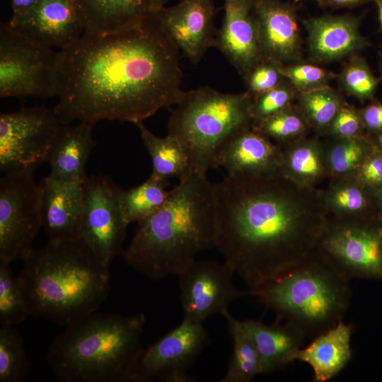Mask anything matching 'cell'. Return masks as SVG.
I'll use <instances>...</instances> for the list:
<instances>
[{"instance_id": "6da1fadb", "label": "cell", "mask_w": 382, "mask_h": 382, "mask_svg": "<svg viewBox=\"0 0 382 382\" xmlns=\"http://www.w3.org/2000/svg\"><path fill=\"white\" fill-rule=\"evenodd\" d=\"M180 52L153 12L112 33L85 31L57 52L53 110L66 125L144 122L183 97Z\"/></svg>"}, {"instance_id": "7a4b0ae2", "label": "cell", "mask_w": 382, "mask_h": 382, "mask_svg": "<svg viewBox=\"0 0 382 382\" xmlns=\"http://www.w3.org/2000/svg\"><path fill=\"white\" fill-rule=\"evenodd\" d=\"M213 192L215 248L249 290L314 252L330 221L321 190L301 187L279 171L226 175Z\"/></svg>"}, {"instance_id": "3957f363", "label": "cell", "mask_w": 382, "mask_h": 382, "mask_svg": "<svg viewBox=\"0 0 382 382\" xmlns=\"http://www.w3.org/2000/svg\"><path fill=\"white\" fill-rule=\"evenodd\" d=\"M124 250L125 262L153 280L178 276L202 252L215 248L213 183L192 173L164 204L137 223Z\"/></svg>"}, {"instance_id": "277c9868", "label": "cell", "mask_w": 382, "mask_h": 382, "mask_svg": "<svg viewBox=\"0 0 382 382\" xmlns=\"http://www.w3.org/2000/svg\"><path fill=\"white\" fill-rule=\"evenodd\" d=\"M18 275L30 316L60 325L96 312L110 288L109 268L80 238L33 249Z\"/></svg>"}, {"instance_id": "5b68a950", "label": "cell", "mask_w": 382, "mask_h": 382, "mask_svg": "<svg viewBox=\"0 0 382 382\" xmlns=\"http://www.w3.org/2000/svg\"><path fill=\"white\" fill-rule=\"evenodd\" d=\"M146 317L93 312L65 326L45 360L63 382H133Z\"/></svg>"}, {"instance_id": "8992f818", "label": "cell", "mask_w": 382, "mask_h": 382, "mask_svg": "<svg viewBox=\"0 0 382 382\" xmlns=\"http://www.w3.org/2000/svg\"><path fill=\"white\" fill-rule=\"evenodd\" d=\"M349 282L316 249L284 274L250 291L278 320L316 337L343 320L352 296Z\"/></svg>"}, {"instance_id": "52a82bcc", "label": "cell", "mask_w": 382, "mask_h": 382, "mask_svg": "<svg viewBox=\"0 0 382 382\" xmlns=\"http://www.w3.org/2000/svg\"><path fill=\"white\" fill-rule=\"evenodd\" d=\"M253 96L224 93L209 86L185 91L168 120V134L186 149L191 172L207 177L227 141L249 128Z\"/></svg>"}, {"instance_id": "ba28073f", "label": "cell", "mask_w": 382, "mask_h": 382, "mask_svg": "<svg viewBox=\"0 0 382 382\" xmlns=\"http://www.w3.org/2000/svg\"><path fill=\"white\" fill-rule=\"evenodd\" d=\"M57 52L1 23L0 98L56 97Z\"/></svg>"}, {"instance_id": "9c48e42d", "label": "cell", "mask_w": 382, "mask_h": 382, "mask_svg": "<svg viewBox=\"0 0 382 382\" xmlns=\"http://www.w3.org/2000/svg\"><path fill=\"white\" fill-rule=\"evenodd\" d=\"M64 124L54 110L23 108L0 115V170L4 174L34 171L47 162Z\"/></svg>"}, {"instance_id": "30bf717a", "label": "cell", "mask_w": 382, "mask_h": 382, "mask_svg": "<svg viewBox=\"0 0 382 382\" xmlns=\"http://www.w3.org/2000/svg\"><path fill=\"white\" fill-rule=\"evenodd\" d=\"M317 249L349 280L382 279V219L330 216Z\"/></svg>"}, {"instance_id": "8fae6325", "label": "cell", "mask_w": 382, "mask_h": 382, "mask_svg": "<svg viewBox=\"0 0 382 382\" xmlns=\"http://www.w3.org/2000/svg\"><path fill=\"white\" fill-rule=\"evenodd\" d=\"M42 227L40 187L34 171L4 174L0 180V260H22Z\"/></svg>"}, {"instance_id": "7c38bea8", "label": "cell", "mask_w": 382, "mask_h": 382, "mask_svg": "<svg viewBox=\"0 0 382 382\" xmlns=\"http://www.w3.org/2000/svg\"><path fill=\"white\" fill-rule=\"evenodd\" d=\"M79 238L107 267L124 253L128 224L123 216L122 189L107 175H91L83 181Z\"/></svg>"}, {"instance_id": "4fadbf2b", "label": "cell", "mask_w": 382, "mask_h": 382, "mask_svg": "<svg viewBox=\"0 0 382 382\" xmlns=\"http://www.w3.org/2000/svg\"><path fill=\"white\" fill-rule=\"evenodd\" d=\"M202 323L183 318L176 328L144 349L133 382H195L188 371L209 342Z\"/></svg>"}, {"instance_id": "5bb4252c", "label": "cell", "mask_w": 382, "mask_h": 382, "mask_svg": "<svg viewBox=\"0 0 382 382\" xmlns=\"http://www.w3.org/2000/svg\"><path fill=\"white\" fill-rule=\"evenodd\" d=\"M234 274L226 262L207 260H196L180 274L178 277L183 318L199 323L216 314L228 318L231 303L251 296L249 289L234 286Z\"/></svg>"}, {"instance_id": "9a60e30c", "label": "cell", "mask_w": 382, "mask_h": 382, "mask_svg": "<svg viewBox=\"0 0 382 382\" xmlns=\"http://www.w3.org/2000/svg\"><path fill=\"white\" fill-rule=\"evenodd\" d=\"M152 12L183 55L193 64L215 47L218 31L214 0H180Z\"/></svg>"}, {"instance_id": "2e32d148", "label": "cell", "mask_w": 382, "mask_h": 382, "mask_svg": "<svg viewBox=\"0 0 382 382\" xmlns=\"http://www.w3.org/2000/svg\"><path fill=\"white\" fill-rule=\"evenodd\" d=\"M253 8L263 59L281 65L297 60L301 37L294 5L279 0H257Z\"/></svg>"}, {"instance_id": "e0dca14e", "label": "cell", "mask_w": 382, "mask_h": 382, "mask_svg": "<svg viewBox=\"0 0 382 382\" xmlns=\"http://www.w3.org/2000/svg\"><path fill=\"white\" fill-rule=\"evenodd\" d=\"M215 47L243 77L264 59L253 3L247 0H224V17Z\"/></svg>"}, {"instance_id": "ac0fdd59", "label": "cell", "mask_w": 382, "mask_h": 382, "mask_svg": "<svg viewBox=\"0 0 382 382\" xmlns=\"http://www.w3.org/2000/svg\"><path fill=\"white\" fill-rule=\"evenodd\" d=\"M83 182L43 178L40 187L42 227L49 241L79 238Z\"/></svg>"}, {"instance_id": "d6986e66", "label": "cell", "mask_w": 382, "mask_h": 382, "mask_svg": "<svg viewBox=\"0 0 382 382\" xmlns=\"http://www.w3.org/2000/svg\"><path fill=\"white\" fill-rule=\"evenodd\" d=\"M12 27L59 51L72 45L86 31L85 22L73 0H40L27 21Z\"/></svg>"}, {"instance_id": "ffe728a7", "label": "cell", "mask_w": 382, "mask_h": 382, "mask_svg": "<svg viewBox=\"0 0 382 382\" xmlns=\"http://www.w3.org/2000/svg\"><path fill=\"white\" fill-rule=\"evenodd\" d=\"M359 23V18L349 15H325L303 20L311 58L318 62H333L369 46L360 33Z\"/></svg>"}, {"instance_id": "44dd1931", "label": "cell", "mask_w": 382, "mask_h": 382, "mask_svg": "<svg viewBox=\"0 0 382 382\" xmlns=\"http://www.w3.org/2000/svg\"><path fill=\"white\" fill-rule=\"evenodd\" d=\"M280 147L252 127L231 138L221 150L215 168L228 175H270L279 172Z\"/></svg>"}, {"instance_id": "7402d4cb", "label": "cell", "mask_w": 382, "mask_h": 382, "mask_svg": "<svg viewBox=\"0 0 382 382\" xmlns=\"http://www.w3.org/2000/svg\"><path fill=\"white\" fill-rule=\"evenodd\" d=\"M238 324L260 354L262 374H272L293 362L306 337L299 328L283 320L268 325L248 319L238 320Z\"/></svg>"}, {"instance_id": "603a6c76", "label": "cell", "mask_w": 382, "mask_h": 382, "mask_svg": "<svg viewBox=\"0 0 382 382\" xmlns=\"http://www.w3.org/2000/svg\"><path fill=\"white\" fill-rule=\"evenodd\" d=\"M94 125L85 121L74 125L64 124L48 157L49 177L64 182L86 180V165L96 144L93 137Z\"/></svg>"}, {"instance_id": "cb8c5ba5", "label": "cell", "mask_w": 382, "mask_h": 382, "mask_svg": "<svg viewBox=\"0 0 382 382\" xmlns=\"http://www.w3.org/2000/svg\"><path fill=\"white\" fill-rule=\"evenodd\" d=\"M353 327L340 320L316 336L307 346L300 348L294 361L308 364L313 369V381L325 382L336 376L352 359L351 337Z\"/></svg>"}, {"instance_id": "d4e9b609", "label": "cell", "mask_w": 382, "mask_h": 382, "mask_svg": "<svg viewBox=\"0 0 382 382\" xmlns=\"http://www.w3.org/2000/svg\"><path fill=\"white\" fill-rule=\"evenodd\" d=\"M279 171L303 187H317L328 178L325 143L306 137L279 146Z\"/></svg>"}, {"instance_id": "484cf974", "label": "cell", "mask_w": 382, "mask_h": 382, "mask_svg": "<svg viewBox=\"0 0 382 382\" xmlns=\"http://www.w3.org/2000/svg\"><path fill=\"white\" fill-rule=\"evenodd\" d=\"M86 31L110 33L136 24L151 12L146 0H73Z\"/></svg>"}, {"instance_id": "4316f807", "label": "cell", "mask_w": 382, "mask_h": 382, "mask_svg": "<svg viewBox=\"0 0 382 382\" xmlns=\"http://www.w3.org/2000/svg\"><path fill=\"white\" fill-rule=\"evenodd\" d=\"M321 197L329 216L335 219L380 218L373 191L354 178L330 180L321 190Z\"/></svg>"}, {"instance_id": "83f0119b", "label": "cell", "mask_w": 382, "mask_h": 382, "mask_svg": "<svg viewBox=\"0 0 382 382\" xmlns=\"http://www.w3.org/2000/svg\"><path fill=\"white\" fill-rule=\"evenodd\" d=\"M136 125L151 159L152 175L166 181L177 177L180 181L192 173L189 154L180 141L168 134L155 135L143 122Z\"/></svg>"}, {"instance_id": "f1b7e54d", "label": "cell", "mask_w": 382, "mask_h": 382, "mask_svg": "<svg viewBox=\"0 0 382 382\" xmlns=\"http://www.w3.org/2000/svg\"><path fill=\"white\" fill-rule=\"evenodd\" d=\"M331 138L325 144L328 178H353L373 146L371 137Z\"/></svg>"}, {"instance_id": "f546056e", "label": "cell", "mask_w": 382, "mask_h": 382, "mask_svg": "<svg viewBox=\"0 0 382 382\" xmlns=\"http://www.w3.org/2000/svg\"><path fill=\"white\" fill-rule=\"evenodd\" d=\"M168 185V181L151 174L141 184L127 190H122L120 202L127 224L139 223L161 208L170 193V190L166 189Z\"/></svg>"}, {"instance_id": "4dcf8cb0", "label": "cell", "mask_w": 382, "mask_h": 382, "mask_svg": "<svg viewBox=\"0 0 382 382\" xmlns=\"http://www.w3.org/2000/svg\"><path fill=\"white\" fill-rule=\"evenodd\" d=\"M233 342V352L227 371L221 382H250L262 374L260 354L241 330L238 320L231 316L226 319Z\"/></svg>"}, {"instance_id": "1f68e13d", "label": "cell", "mask_w": 382, "mask_h": 382, "mask_svg": "<svg viewBox=\"0 0 382 382\" xmlns=\"http://www.w3.org/2000/svg\"><path fill=\"white\" fill-rule=\"evenodd\" d=\"M296 98L297 108L310 127L325 133L345 103L342 97L329 86L298 93Z\"/></svg>"}, {"instance_id": "d6a6232c", "label": "cell", "mask_w": 382, "mask_h": 382, "mask_svg": "<svg viewBox=\"0 0 382 382\" xmlns=\"http://www.w3.org/2000/svg\"><path fill=\"white\" fill-rule=\"evenodd\" d=\"M29 370L21 333L13 325H0V382L23 381Z\"/></svg>"}, {"instance_id": "836d02e7", "label": "cell", "mask_w": 382, "mask_h": 382, "mask_svg": "<svg viewBox=\"0 0 382 382\" xmlns=\"http://www.w3.org/2000/svg\"><path fill=\"white\" fill-rule=\"evenodd\" d=\"M251 127L278 146L306 137L310 127L297 107L292 105L279 112L257 122Z\"/></svg>"}, {"instance_id": "e575fe53", "label": "cell", "mask_w": 382, "mask_h": 382, "mask_svg": "<svg viewBox=\"0 0 382 382\" xmlns=\"http://www.w3.org/2000/svg\"><path fill=\"white\" fill-rule=\"evenodd\" d=\"M30 316L20 279L0 260V325H17Z\"/></svg>"}, {"instance_id": "d590c367", "label": "cell", "mask_w": 382, "mask_h": 382, "mask_svg": "<svg viewBox=\"0 0 382 382\" xmlns=\"http://www.w3.org/2000/svg\"><path fill=\"white\" fill-rule=\"evenodd\" d=\"M338 79L346 93L361 101L373 100L381 81L374 74L366 61L357 54L350 57Z\"/></svg>"}, {"instance_id": "8d00e7d4", "label": "cell", "mask_w": 382, "mask_h": 382, "mask_svg": "<svg viewBox=\"0 0 382 382\" xmlns=\"http://www.w3.org/2000/svg\"><path fill=\"white\" fill-rule=\"evenodd\" d=\"M297 93L293 85L285 79L272 89L253 96L250 105L253 122L263 120L291 105Z\"/></svg>"}, {"instance_id": "74e56055", "label": "cell", "mask_w": 382, "mask_h": 382, "mask_svg": "<svg viewBox=\"0 0 382 382\" xmlns=\"http://www.w3.org/2000/svg\"><path fill=\"white\" fill-rule=\"evenodd\" d=\"M284 77L298 93L306 92L328 86L333 75L328 70L310 63H290L281 65Z\"/></svg>"}, {"instance_id": "f35d334b", "label": "cell", "mask_w": 382, "mask_h": 382, "mask_svg": "<svg viewBox=\"0 0 382 382\" xmlns=\"http://www.w3.org/2000/svg\"><path fill=\"white\" fill-rule=\"evenodd\" d=\"M280 66L281 64L277 62L262 59L243 77L248 87L247 91L253 97L279 85L286 79Z\"/></svg>"}, {"instance_id": "ab89813d", "label": "cell", "mask_w": 382, "mask_h": 382, "mask_svg": "<svg viewBox=\"0 0 382 382\" xmlns=\"http://www.w3.org/2000/svg\"><path fill=\"white\" fill-rule=\"evenodd\" d=\"M359 110L347 103L341 107L326 133L331 137H357L365 135Z\"/></svg>"}, {"instance_id": "60d3db41", "label": "cell", "mask_w": 382, "mask_h": 382, "mask_svg": "<svg viewBox=\"0 0 382 382\" xmlns=\"http://www.w3.org/2000/svg\"><path fill=\"white\" fill-rule=\"evenodd\" d=\"M353 178L372 191L382 185V154L374 143Z\"/></svg>"}, {"instance_id": "b9f144b4", "label": "cell", "mask_w": 382, "mask_h": 382, "mask_svg": "<svg viewBox=\"0 0 382 382\" xmlns=\"http://www.w3.org/2000/svg\"><path fill=\"white\" fill-rule=\"evenodd\" d=\"M359 112L366 132L374 134L382 131V102L372 100Z\"/></svg>"}, {"instance_id": "7bdbcfd3", "label": "cell", "mask_w": 382, "mask_h": 382, "mask_svg": "<svg viewBox=\"0 0 382 382\" xmlns=\"http://www.w3.org/2000/svg\"><path fill=\"white\" fill-rule=\"evenodd\" d=\"M40 0H11L12 16L8 23L18 26L27 21L34 13Z\"/></svg>"}, {"instance_id": "ee69618b", "label": "cell", "mask_w": 382, "mask_h": 382, "mask_svg": "<svg viewBox=\"0 0 382 382\" xmlns=\"http://www.w3.org/2000/svg\"><path fill=\"white\" fill-rule=\"evenodd\" d=\"M374 0H322L320 7L333 8H353L369 3Z\"/></svg>"}, {"instance_id": "f6af8a7d", "label": "cell", "mask_w": 382, "mask_h": 382, "mask_svg": "<svg viewBox=\"0 0 382 382\" xmlns=\"http://www.w3.org/2000/svg\"><path fill=\"white\" fill-rule=\"evenodd\" d=\"M373 193L377 209L382 217V185L374 190Z\"/></svg>"}, {"instance_id": "bcb514c9", "label": "cell", "mask_w": 382, "mask_h": 382, "mask_svg": "<svg viewBox=\"0 0 382 382\" xmlns=\"http://www.w3.org/2000/svg\"><path fill=\"white\" fill-rule=\"evenodd\" d=\"M146 1L152 12V11H157L163 6H166V4L170 0H146Z\"/></svg>"}, {"instance_id": "7dc6e473", "label": "cell", "mask_w": 382, "mask_h": 382, "mask_svg": "<svg viewBox=\"0 0 382 382\" xmlns=\"http://www.w3.org/2000/svg\"><path fill=\"white\" fill-rule=\"evenodd\" d=\"M374 144L382 154V131L374 134H369Z\"/></svg>"}, {"instance_id": "c3c4849f", "label": "cell", "mask_w": 382, "mask_h": 382, "mask_svg": "<svg viewBox=\"0 0 382 382\" xmlns=\"http://www.w3.org/2000/svg\"><path fill=\"white\" fill-rule=\"evenodd\" d=\"M376 4L378 12V20L381 29L382 30V0H374Z\"/></svg>"}, {"instance_id": "681fc988", "label": "cell", "mask_w": 382, "mask_h": 382, "mask_svg": "<svg viewBox=\"0 0 382 382\" xmlns=\"http://www.w3.org/2000/svg\"><path fill=\"white\" fill-rule=\"evenodd\" d=\"M380 57V81L382 82V49L379 53Z\"/></svg>"}, {"instance_id": "f907efd6", "label": "cell", "mask_w": 382, "mask_h": 382, "mask_svg": "<svg viewBox=\"0 0 382 382\" xmlns=\"http://www.w3.org/2000/svg\"><path fill=\"white\" fill-rule=\"evenodd\" d=\"M301 1H304V0H294V3H298V2H300ZM312 1H314L317 2L318 4V5H320L322 0H312Z\"/></svg>"}, {"instance_id": "816d5d0a", "label": "cell", "mask_w": 382, "mask_h": 382, "mask_svg": "<svg viewBox=\"0 0 382 382\" xmlns=\"http://www.w3.org/2000/svg\"><path fill=\"white\" fill-rule=\"evenodd\" d=\"M247 1H250L251 3H253V2H255V1H257V0H247Z\"/></svg>"}]
</instances>
